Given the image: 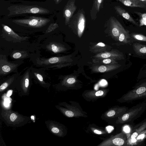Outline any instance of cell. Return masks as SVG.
Segmentation results:
<instances>
[{
  "label": "cell",
  "mask_w": 146,
  "mask_h": 146,
  "mask_svg": "<svg viewBox=\"0 0 146 146\" xmlns=\"http://www.w3.org/2000/svg\"><path fill=\"white\" fill-rule=\"evenodd\" d=\"M146 97V82L135 87L128 92L122 98L124 102H129Z\"/></svg>",
  "instance_id": "cell-2"
},
{
  "label": "cell",
  "mask_w": 146,
  "mask_h": 146,
  "mask_svg": "<svg viewBox=\"0 0 146 146\" xmlns=\"http://www.w3.org/2000/svg\"><path fill=\"white\" fill-rule=\"evenodd\" d=\"M129 128L128 127H127V126H126L125 128H124V130L125 131V132L126 133H128V132H129Z\"/></svg>",
  "instance_id": "cell-34"
},
{
  "label": "cell",
  "mask_w": 146,
  "mask_h": 146,
  "mask_svg": "<svg viewBox=\"0 0 146 146\" xmlns=\"http://www.w3.org/2000/svg\"><path fill=\"white\" fill-rule=\"evenodd\" d=\"M58 27V25L56 24H51L48 27L46 31V33H48L50 32Z\"/></svg>",
  "instance_id": "cell-23"
},
{
  "label": "cell",
  "mask_w": 146,
  "mask_h": 146,
  "mask_svg": "<svg viewBox=\"0 0 146 146\" xmlns=\"http://www.w3.org/2000/svg\"><path fill=\"white\" fill-rule=\"evenodd\" d=\"M106 128L108 131L109 132H110V130H112L113 129V127L110 126H108Z\"/></svg>",
  "instance_id": "cell-33"
},
{
  "label": "cell",
  "mask_w": 146,
  "mask_h": 146,
  "mask_svg": "<svg viewBox=\"0 0 146 146\" xmlns=\"http://www.w3.org/2000/svg\"><path fill=\"white\" fill-rule=\"evenodd\" d=\"M34 74L38 80L42 83H44L42 75L37 72H34Z\"/></svg>",
  "instance_id": "cell-24"
},
{
  "label": "cell",
  "mask_w": 146,
  "mask_h": 146,
  "mask_svg": "<svg viewBox=\"0 0 146 146\" xmlns=\"http://www.w3.org/2000/svg\"><path fill=\"white\" fill-rule=\"evenodd\" d=\"M9 118L11 121L15 122L18 121L20 117L18 114H17L15 113L12 112L10 114Z\"/></svg>",
  "instance_id": "cell-22"
},
{
  "label": "cell",
  "mask_w": 146,
  "mask_h": 146,
  "mask_svg": "<svg viewBox=\"0 0 146 146\" xmlns=\"http://www.w3.org/2000/svg\"><path fill=\"white\" fill-rule=\"evenodd\" d=\"M65 115L69 117H72L74 116V113L72 111H66L65 112Z\"/></svg>",
  "instance_id": "cell-28"
},
{
  "label": "cell",
  "mask_w": 146,
  "mask_h": 146,
  "mask_svg": "<svg viewBox=\"0 0 146 146\" xmlns=\"http://www.w3.org/2000/svg\"><path fill=\"white\" fill-rule=\"evenodd\" d=\"M146 138V129L139 133L136 137L127 143V146L136 145H139Z\"/></svg>",
  "instance_id": "cell-11"
},
{
  "label": "cell",
  "mask_w": 146,
  "mask_h": 146,
  "mask_svg": "<svg viewBox=\"0 0 146 146\" xmlns=\"http://www.w3.org/2000/svg\"><path fill=\"white\" fill-rule=\"evenodd\" d=\"M1 56L0 60V74H7L14 71L18 66L17 64L8 61L3 56Z\"/></svg>",
  "instance_id": "cell-5"
},
{
  "label": "cell",
  "mask_w": 146,
  "mask_h": 146,
  "mask_svg": "<svg viewBox=\"0 0 146 146\" xmlns=\"http://www.w3.org/2000/svg\"><path fill=\"white\" fill-rule=\"evenodd\" d=\"M57 0V1H58V0Z\"/></svg>",
  "instance_id": "cell-38"
},
{
  "label": "cell",
  "mask_w": 146,
  "mask_h": 146,
  "mask_svg": "<svg viewBox=\"0 0 146 146\" xmlns=\"http://www.w3.org/2000/svg\"><path fill=\"white\" fill-rule=\"evenodd\" d=\"M3 27L6 33L15 40L21 41L25 40L28 38V37H22L19 36L11 28L7 25H3Z\"/></svg>",
  "instance_id": "cell-13"
},
{
  "label": "cell",
  "mask_w": 146,
  "mask_h": 146,
  "mask_svg": "<svg viewBox=\"0 0 146 146\" xmlns=\"http://www.w3.org/2000/svg\"><path fill=\"white\" fill-rule=\"evenodd\" d=\"M146 109V101L139 104L129 109L119 118V123L132 122L139 117Z\"/></svg>",
  "instance_id": "cell-1"
},
{
  "label": "cell",
  "mask_w": 146,
  "mask_h": 146,
  "mask_svg": "<svg viewBox=\"0 0 146 146\" xmlns=\"http://www.w3.org/2000/svg\"><path fill=\"white\" fill-rule=\"evenodd\" d=\"M94 132L95 133L97 134H101L102 133V132L100 131H98L97 130H95L94 131Z\"/></svg>",
  "instance_id": "cell-32"
},
{
  "label": "cell",
  "mask_w": 146,
  "mask_h": 146,
  "mask_svg": "<svg viewBox=\"0 0 146 146\" xmlns=\"http://www.w3.org/2000/svg\"><path fill=\"white\" fill-rule=\"evenodd\" d=\"M114 60H112L111 59L106 58L104 59L103 60V62L104 63L108 64L111 63L112 61H114Z\"/></svg>",
  "instance_id": "cell-30"
},
{
  "label": "cell",
  "mask_w": 146,
  "mask_h": 146,
  "mask_svg": "<svg viewBox=\"0 0 146 146\" xmlns=\"http://www.w3.org/2000/svg\"><path fill=\"white\" fill-rule=\"evenodd\" d=\"M107 67L104 65H102L98 68V70L100 72H104L107 71Z\"/></svg>",
  "instance_id": "cell-25"
},
{
  "label": "cell",
  "mask_w": 146,
  "mask_h": 146,
  "mask_svg": "<svg viewBox=\"0 0 146 146\" xmlns=\"http://www.w3.org/2000/svg\"><path fill=\"white\" fill-rule=\"evenodd\" d=\"M124 5L132 7H138L146 9V5L137 0H117Z\"/></svg>",
  "instance_id": "cell-10"
},
{
  "label": "cell",
  "mask_w": 146,
  "mask_h": 146,
  "mask_svg": "<svg viewBox=\"0 0 146 146\" xmlns=\"http://www.w3.org/2000/svg\"><path fill=\"white\" fill-rule=\"evenodd\" d=\"M145 73H146V72H145Z\"/></svg>",
  "instance_id": "cell-39"
},
{
  "label": "cell",
  "mask_w": 146,
  "mask_h": 146,
  "mask_svg": "<svg viewBox=\"0 0 146 146\" xmlns=\"http://www.w3.org/2000/svg\"><path fill=\"white\" fill-rule=\"evenodd\" d=\"M13 58L15 59H18L22 56V53L19 52H16L14 53L12 56Z\"/></svg>",
  "instance_id": "cell-26"
},
{
  "label": "cell",
  "mask_w": 146,
  "mask_h": 146,
  "mask_svg": "<svg viewBox=\"0 0 146 146\" xmlns=\"http://www.w3.org/2000/svg\"><path fill=\"white\" fill-rule=\"evenodd\" d=\"M70 21L74 23L76 28L78 35H81L84 30L86 21L83 11L82 10H80L76 14L71 17Z\"/></svg>",
  "instance_id": "cell-3"
},
{
  "label": "cell",
  "mask_w": 146,
  "mask_h": 146,
  "mask_svg": "<svg viewBox=\"0 0 146 146\" xmlns=\"http://www.w3.org/2000/svg\"><path fill=\"white\" fill-rule=\"evenodd\" d=\"M143 3L145 5H146V0H137Z\"/></svg>",
  "instance_id": "cell-36"
},
{
  "label": "cell",
  "mask_w": 146,
  "mask_h": 146,
  "mask_svg": "<svg viewBox=\"0 0 146 146\" xmlns=\"http://www.w3.org/2000/svg\"><path fill=\"white\" fill-rule=\"evenodd\" d=\"M5 106H9V104L8 103H7L6 102H5V104H4Z\"/></svg>",
  "instance_id": "cell-37"
},
{
  "label": "cell",
  "mask_w": 146,
  "mask_h": 146,
  "mask_svg": "<svg viewBox=\"0 0 146 146\" xmlns=\"http://www.w3.org/2000/svg\"><path fill=\"white\" fill-rule=\"evenodd\" d=\"M51 130L53 133L57 134L59 132V129L57 127L52 126L51 127Z\"/></svg>",
  "instance_id": "cell-27"
},
{
  "label": "cell",
  "mask_w": 146,
  "mask_h": 146,
  "mask_svg": "<svg viewBox=\"0 0 146 146\" xmlns=\"http://www.w3.org/2000/svg\"><path fill=\"white\" fill-rule=\"evenodd\" d=\"M75 0H70L64 8V15L65 18L66 24H68L70 19L76 10L77 7L75 5Z\"/></svg>",
  "instance_id": "cell-7"
},
{
  "label": "cell",
  "mask_w": 146,
  "mask_h": 146,
  "mask_svg": "<svg viewBox=\"0 0 146 146\" xmlns=\"http://www.w3.org/2000/svg\"><path fill=\"white\" fill-rule=\"evenodd\" d=\"M29 70H27L24 75L23 78L22 84L24 88H28L29 85Z\"/></svg>",
  "instance_id": "cell-20"
},
{
  "label": "cell",
  "mask_w": 146,
  "mask_h": 146,
  "mask_svg": "<svg viewBox=\"0 0 146 146\" xmlns=\"http://www.w3.org/2000/svg\"><path fill=\"white\" fill-rule=\"evenodd\" d=\"M132 40L128 31L124 28L119 35L118 40L124 43L130 44Z\"/></svg>",
  "instance_id": "cell-12"
},
{
  "label": "cell",
  "mask_w": 146,
  "mask_h": 146,
  "mask_svg": "<svg viewBox=\"0 0 146 146\" xmlns=\"http://www.w3.org/2000/svg\"><path fill=\"white\" fill-rule=\"evenodd\" d=\"M76 82L75 79L73 78H68L67 80V82L69 84H73Z\"/></svg>",
  "instance_id": "cell-29"
},
{
  "label": "cell",
  "mask_w": 146,
  "mask_h": 146,
  "mask_svg": "<svg viewBox=\"0 0 146 146\" xmlns=\"http://www.w3.org/2000/svg\"><path fill=\"white\" fill-rule=\"evenodd\" d=\"M50 20L42 18L34 17L28 19L14 20L16 23L27 25L34 27H40L45 25Z\"/></svg>",
  "instance_id": "cell-4"
},
{
  "label": "cell",
  "mask_w": 146,
  "mask_h": 146,
  "mask_svg": "<svg viewBox=\"0 0 146 146\" xmlns=\"http://www.w3.org/2000/svg\"><path fill=\"white\" fill-rule=\"evenodd\" d=\"M146 129V119L135 126L127 137V142L136 137L142 131Z\"/></svg>",
  "instance_id": "cell-8"
},
{
  "label": "cell",
  "mask_w": 146,
  "mask_h": 146,
  "mask_svg": "<svg viewBox=\"0 0 146 146\" xmlns=\"http://www.w3.org/2000/svg\"><path fill=\"white\" fill-rule=\"evenodd\" d=\"M104 0H94L92 9L97 12H99L102 8Z\"/></svg>",
  "instance_id": "cell-18"
},
{
  "label": "cell",
  "mask_w": 146,
  "mask_h": 146,
  "mask_svg": "<svg viewBox=\"0 0 146 146\" xmlns=\"http://www.w3.org/2000/svg\"><path fill=\"white\" fill-rule=\"evenodd\" d=\"M46 48L49 51L57 53L64 51L65 48L56 42H51L46 46Z\"/></svg>",
  "instance_id": "cell-14"
},
{
  "label": "cell",
  "mask_w": 146,
  "mask_h": 146,
  "mask_svg": "<svg viewBox=\"0 0 146 146\" xmlns=\"http://www.w3.org/2000/svg\"><path fill=\"white\" fill-rule=\"evenodd\" d=\"M114 9L117 13L131 23L137 26L138 24L135 21L128 12L119 6H115Z\"/></svg>",
  "instance_id": "cell-9"
},
{
  "label": "cell",
  "mask_w": 146,
  "mask_h": 146,
  "mask_svg": "<svg viewBox=\"0 0 146 146\" xmlns=\"http://www.w3.org/2000/svg\"><path fill=\"white\" fill-rule=\"evenodd\" d=\"M133 48L136 54L139 56L146 55V45L135 42L133 44Z\"/></svg>",
  "instance_id": "cell-15"
},
{
  "label": "cell",
  "mask_w": 146,
  "mask_h": 146,
  "mask_svg": "<svg viewBox=\"0 0 146 146\" xmlns=\"http://www.w3.org/2000/svg\"><path fill=\"white\" fill-rule=\"evenodd\" d=\"M14 79V77L13 76L3 83L0 86V91H1L5 89L8 86L9 83H11L13 80Z\"/></svg>",
  "instance_id": "cell-21"
},
{
  "label": "cell",
  "mask_w": 146,
  "mask_h": 146,
  "mask_svg": "<svg viewBox=\"0 0 146 146\" xmlns=\"http://www.w3.org/2000/svg\"><path fill=\"white\" fill-rule=\"evenodd\" d=\"M104 94V92L102 90H99L97 91L95 93V95L96 96H99L102 95Z\"/></svg>",
  "instance_id": "cell-31"
},
{
  "label": "cell",
  "mask_w": 146,
  "mask_h": 146,
  "mask_svg": "<svg viewBox=\"0 0 146 146\" xmlns=\"http://www.w3.org/2000/svg\"><path fill=\"white\" fill-rule=\"evenodd\" d=\"M12 91L11 90L9 91L7 93V96L8 97L10 96L12 94Z\"/></svg>",
  "instance_id": "cell-35"
},
{
  "label": "cell",
  "mask_w": 146,
  "mask_h": 146,
  "mask_svg": "<svg viewBox=\"0 0 146 146\" xmlns=\"http://www.w3.org/2000/svg\"><path fill=\"white\" fill-rule=\"evenodd\" d=\"M110 30L112 36L118 40L119 35L124 28L120 22L114 17H111L110 19Z\"/></svg>",
  "instance_id": "cell-6"
},
{
  "label": "cell",
  "mask_w": 146,
  "mask_h": 146,
  "mask_svg": "<svg viewBox=\"0 0 146 146\" xmlns=\"http://www.w3.org/2000/svg\"><path fill=\"white\" fill-rule=\"evenodd\" d=\"M100 56L103 58H107L111 57L114 58L121 59L123 58V55L116 52H106L102 54Z\"/></svg>",
  "instance_id": "cell-16"
},
{
  "label": "cell",
  "mask_w": 146,
  "mask_h": 146,
  "mask_svg": "<svg viewBox=\"0 0 146 146\" xmlns=\"http://www.w3.org/2000/svg\"><path fill=\"white\" fill-rule=\"evenodd\" d=\"M132 39L138 41L146 42V36L142 34L133 33L131 35Z\"/></svg>",
  "instance_id": "cell-19"
},
{
  "label": "cell",
  "mask_w": 146,
  "mask_h": 146,
  "mask_svg": "<svg viewBox=\"0 0 146 146\" xmlns=\"http://www.w3.org/2000/svg\"><path fill=\"white\" fill-rule=\"evenodd\" d=\"M134 13L139 17V26H144L146 28V13H142L138 11H134Z\"/></svg>",
  "instance_id": "cell-17"
}]
</instances>
